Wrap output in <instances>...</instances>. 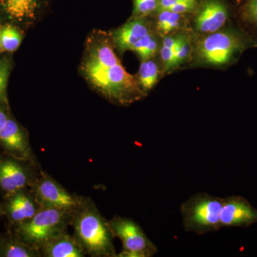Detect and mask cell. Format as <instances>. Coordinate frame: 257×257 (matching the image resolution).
Listing matches in <instances>:
<instances>
[{
    "mask_svg": "<svg viewBox=\"0 0 257 257\" xmlns=\"http://www.w3.org/2000/svg\"><path fill=\"white\" fill-rule=\"evenodd\" d=\"M41 208L74 211L84 202V197L71 193L43 170L32 187Z\"/></svg>",
    "mask_w": 257,
    "mask_h": 257,
    "instance_id": "9",
    "label": "cell"
},
{
    "mask_svg": "<svg viewBox=\"0 0 257 257\" xmlns=\"http://www.w3.org/2000/svg\"><path fill=\"white\" fill-rule=\"evenodd\" d=\"M257 222V209L241 197L225 198L220 214V226H241Z\"/></svg>",
    "mask_w": 257,
    "mask_h": 257,
    "instance_id": "14",
    "label": "cell"
},
{
    "mask_svg": "<svg viewBox=\"0 0 257 257\" xmlns=\"http://www.w3.org/2000/svg\"><path fill=\"white\" fill-rule=\"evenodd\" d=\"M160 0H133L131 18H150L159 9Z\"/></svg>",
    "mask_w": 257,
    "mask_h": 257,
    "instance_id": "23",
    "label": "cell"
},
{
    "mask_svg": "<svg viewBox=\"0 0 257 257\" xmlns=\"http://www.w3.org/2000/svg\"><path fill=\"white\" fill-rule=\"evenodd\" d=\"M74 212L54 208H41L31 219L8 229L24 243L40 251L50 240L68 231Z\"/></svg>",
    "mask_w": 257,
    "mask_h": 257,
    "instance_id": "4",
    "label": "cell"
},
{
    "mask_svg": "<svg viewBox=\"0 0 257 257\" xmlns=\"http://www.w3.org/2000/svg\"><path fill=\"white\" fill-rule=\"evenodd\" d=\"M0 151L22 160L38 162L26 128L10 115L0 132Z\"/></svg>",
    "mask_w": 257,
    "mask_h": 257,
    "instance_id": "12",
    "label": "cell"
},
{
    "mask_svg": "<svg viewBox=\"0 0 257 257\" xmlns=\"http://www.w3.org/2000/svg\"><path fill=\"white\" fill-rule=\"evenodd\" d=\"M49 0H0L3 18L20 29L32 26L48 6Z\"/></svg>",
    "mask_w": 257,
    "mask_h": 257,
    "instance_id": "11",
    "label": "cell"
},
{
    "mask_svg": "<svg viewBox=\"0 0 257 257\" xmlns=\"http://www.w3.org/2000/svg\"><path fill=\"white\" fill-rule=\"evenodd\" d=\"M41 209L32 188L20 189L3 197L0 216L8 220V227L29 220Z\"/></svg>",
    "mask_w": 257,
    "mask_h": 257,
    "instance_id": "10",
    "label": "cell"
},
{
    "mask_svg": "<svg viewBox=\"0 0 257 257\" xmlns=\"http://www.w3.org/2000/svg\"><path fill=\"white\" fill-rule=\"evenodd\" d=\"M115 51L109 32L94 30L86 40L80 71L90 86L107 100L130 105L147 96L136 76L125 69Z\"/></svg>",
    "mask_w": 257,
    "mask_h": 257,
    "instance_id": "1",
    "label": "cell"
},
{
    "mask_svg": "<svg viewBox=\"0 0 257 257\" xmlns=\"http://www.w3.org/2000/svg\"><path fill=\"white\" fill-rule=\"evenodd\" d=\"M109 224L114 237L122 243V251L116 256L150 257L157 252L156 246L133 219L115 216Z\"/></svg>",
    "mask_w": 257,
    "mask_h": 257,
    "instance_id": "8",
    "label": "cell"
},
{
    "mask_svg": "<svg viewBox=\"0 0 257 257\" xmlns=\"http://www.w3.org/2000/svg\"><path fill=\"white\" fill-rule=\"evenodd\" d=\"M0 37L3 50L8 52L18 50L23 39L21 29L11 24H7L0 28Z\"/></svg>",
    "mask_w": 257,
    "mask_h": 257,
    "instance_id": "21",
    "label": "cell"
},
{
    "mask_svg": "<svg viewBox=\"0 0 257 257\" xmlns=\"http://www.w3.org/2000/svg\"><path fill=\"white\" fill-rule=\"evenodd\" d=\"M223 203V198L207 193L192 196L181 207L184 229L197 234L218 231Z\"/></svg>",
    "mask_w": 257,
    "mask_h": 257,
    "instance_id": "5",
    "label": "cell"
},
{
    "mask_svg": "<svg viewBox=\"0 0 257 257\" xmlns=\"http://www.w3.org/2000/svg\"><path fill=\"white\" fill-rule=\"evenodd\" d=\"M3 51L4 50H3V46H2L1 37H0V52H3Z\"/></svg>",
    "mask_w": 257,
    "mask_h": 257,
    "instance_id": "28",
    "label": "cell"
},
{
    "mask_svg": "<svg viewBox=\"0 0 257 257\" xmlns=\"http://www.w3.org/2000/svg\"><path fill=\"white\" fill-rule=\"evenodd\" d=\"M235 13L241 23L257 31V0H245Z\"/></svg>",
    "mask_w": 257,
    "mask_h": 257,
    "instance_id": "22",
    "label": "cell"
},
{
    "mask_svg": "<svg viewBox=\"0 0 257 257\" xmlns=\"http://www.w3.org/2000/svg\"><path fill=\"white\" fill-rule=\"evenodd\" d=\"M44 257H84L86 253L74 235L68 231L50 240L40 249Z\"/></svg>",
    "mask_w": 257,
    "mask_h": 257,
    "instance_id": "16",
    "label": "cell"
},
{
    "mask_svg": "<svg viewBox=\"0 0 257 257\" xmlns=\"http://www.w3.org/2000/svg\"><path fill=\"white\" fill-rule=\"evenodd\" d=\"M230 1H231V3H232L233 5L235 7V8H238L239 5L242 4L245 0H230Z\"/></svg>",
    "mask_w": 257,
    "mask_h": 257,
    "instance_id": "27",
    "label": "cell"
},
{
    "mask_svg": "<svg viewBox=\"0 0 257 257\" xmlns=\"http://www.w3.org/2000/svg\"><path fill=\"white\" fill-rule=\"evenodd\" d=\"M191 15L181 14L169 10H158L152 16V30L162 37L176 32L191 30Z\"/></svg>",
    "mask_w": 257,
    "mask_h": 257,
    "instance_id": "15",
    "label": "cell"
},
{
    "mask_svg": "<svg viewBox=\"0 0 257 257\" xmlns=\"http://www.w3.org/2000/svg\"><path fill=\"white\" fill-rule=\"evenodd\" d=\"M192 37L191 30H186L174 47V72L187 69L192 57Z\"/></svg>",
    "mask_w": 257,
    "mask_h": 257,
    "instance_id": "20",
    "label": "cell"
},
{
    "mask_svg": "<svg viewBox=\"0 0 257 257\" xmlns=\"http://www.w3.org/2000/svg\"><path fill=\"white\" fill-rule=\"evenodd\" d=\"M164 77V67L160 55L141 61L136 78L145 95L147 96Z\"/></svg>",
    "mask_w": 257,
    "mask_h": 257,
    "instance_id": "17",
    "label": "cell"
},
{
    "mask_svg": "<svg viewBox=\"0 0 257 257\" xmlns=\"http://www.w3.org/2000/svg\"><path fill=\"white\" fill-rule=\"evenodd\" d=\"M12 61L9 57L0 59V100L8 101L7 88L12 70Z\"/></svg>",
    "mask_w": 257,
    "mask_h": 257,
    "instance_id": "24",
    "label": "cell"
},
{
    "mask_svg": "<svg viewBox=\"0 0 257 257\" xmlns=\"http://www.w3.org/2000/svg\"><path fill=\"white\" fill-rule=\"evenodd\" d=\"M257 47V40L232 22L213 33L192 37V57L187 69H226L234 65L245 51Z\"/></svg>",
    "mask_w": 257,
    "mask_h": 257,
    "instance_id": "2",
    "label": "cell"
},
{
    "mask_svg": "<svg viewBox=\"0 0 257 257\" xmlns=\"http://www.w3.org/2000/svg\"><path fill=\"white\" fill-rule=\"evenodd\" d=\"M71 226L74 236L86 254L92 257H116L113 234L109 220L101 214L89 197L75 211Z\"/></svg>",
    "mask_w": 257,
    "mask_h": 257,
    "instance_id": "3",
    "label": "cell"
},
{
    "mask_svg": "<svg viewBox=\"0 0 257 257\" xmlns=\"http://www.w3.org/2000/svg\"><path fill=\"white\" fill-rule=\"evenodd\" d=\"M163 37L153 30L139 40L131 49L140 61L148 60L160 55Z\"/></svg>",
    "mask_w": 257,
    "mask_h": 257,
    "instance_id": "19",
    "label": "cell"
},
{
    "mask_svg": "<svg viewBox=\"0 0 257 257\" xmlns=\"http://www.w3.org/2000/svg\"><path fill=\"white\" fill-rule=\"evenodd\" d=\"M39 250L28 246L11 231L0 233V257H41Z\"/></svg>",
    "mask_w": 257,
    "mask_h": 257,
    "instance_id": "18",
    "label": "cell"
},
{
    "mask_svg": "<svg viewBox=\"0 0 257 257\" xmlns=\"http://www.w3.org/2000/svg\"><path fill=\"white\" fill-rule=\"evenodd\" d=\"M11 115L8 101L0 100V132Z\"/></svg>",
    "mask_w": 257,
    "mask_h": 257,
    "instance_id": "25",
    "label": "cell"
},
{
    "mask_svg": "<svg viewBox=\"0 0 257 257\" xmlns=\"http://www.w3.org/2000/svg\"><path fill=\"white\" fill-rule=\"evenodd\" d=\"M177 1L178 0H160L158 10H170Z\"/></svg>",
    "mask_w": 257,
    "mask_h": 257,
    "instance_id": "26",
    "label": "cell"
},
{
    "mask_svg": "<svg viewBox=\"0 0 257 257\" xmlns=\"http://www.w3.org/2000/svg\"><path fill=\"white\" fill-rule=\"evenodd\" d=\"M235 7L230 0H199L191 15L190 29L194 36H202L221 30L232 22Z\"/></svg>",
    "mask_w": 257,
    "mask_h": 257,
    "instance_id": "7",
    "label": "cell"
},
{
    "mask_svg": "<svg viewBox=\"0 0 257 257\" xmlns=\"http://www.w3.org/2000/svg\"><path fill=\"white\" fill-rule=\"evenodd\" d=\"M152 30L150 18H131L124 25L109 32L115 50L122 55Z\"/></svg>",
    "mask_w": 257,
    "mask_h": 257,
    "instance_id": "13",
    "label": "cell"
},
{
    "mask_svg": "<svg viewBox=\"0 0 257 257\" xmlns=\"http://www.w3.org/2000/svg\"><path fill=\"white\" fill-rule=\"evenodd\" d=\"M42 168L38 162L22 160L0 151V194L4 197L20 189L32 188Z\"/></svg>",
    "mask_w": 257,
    "mask_h": 257,
    "instance_id": "6",
    "label": "cell"
}]
</instances>
